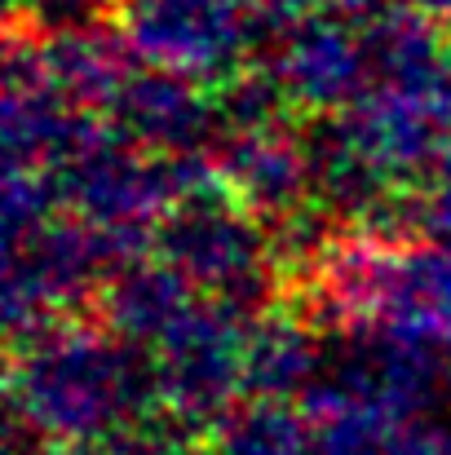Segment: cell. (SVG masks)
<instances>
[{
	"label": "cell",
	"mask_w": 451,
	"mask_h": 455,
	"mask_svg": "<svg viewBox=\"0 0 451 455\" xmlns=\"http://www.w3.org/2000/svg\"><path fill=\"white\" fill-rule=\"evenodd\" d=\"M159 411L155 358L107 323L76 314L9 340V416L40 438L98 447Z\"/></svg>",
	"instance_id": "1"
},
{
	"label": "cell",
	"mask_w": 451,
	"mask_h": 455,
	"mask_svg": "<svg viewBox=\"0 0 451 455\" xmlns=\"http://www.w3.org/2000/svg\"><path fill=\"white\" fill-rule=\"evenodd\" d=\"M155 248L138 235L102 230L76 212H53L27 235L4 239V327L9 340L76 314L102 292L107 275Z\"/></svg>",
	"instance_id": "2"
},
{
	"label": "cell",
	"mask_w": 451,
	"mask_h": 455,
	"mask_svg": "<svg viewBox=\"0 0 451 455\" xmlns=\"http://www.w3.org/2000/svg\"><path fill=\"white\" fill-rule=\"evenodd\" d=\"M155 252L177 266L199 297L230 301L244 314L266 309L279 283L270 226L221 186L177 204L155 230Z\"/></svg>",
	"instance_id": "3"
},
{
	"label": "cell",
	"mask_w": 451,
	"mask_h": 455,
	"mask_svg": "<svg viewBox=\"0 0 451 455\" xmlns=\"http://www.w3.org/2000/svg\"><path fill=\"white\" fill-rule=\"evenodd\" d=\"M244 331L248 314L217 297H195L150 345L159 411L190 438L213 434L244 403Z\"/></svg>",
	"instance_id": "4"
},
{
	"label": "cell",
	"mask_w": 451,
	"mask_h": 455,
	"mask_svg": "<svg viewBox=\"0 0 451 455\" xmlns=\"http://www.w3.org/2000/svg\"><path fill=\"white\" fill-rule=\"evenodd\" d=\"M116 22L142 67L226 84L257 49L248 0H116Z\"/></svg>",
	"instance_id": "5"
},
{
	"label": "cell",
	"mask_w": 451,
	"mask_h": 455,
	"mask_svg": "<svg viewBox=\"0 0 451 455\" xmlns=\"http://www.w3.org/2000/svg\"><path fill=\"white\" fill-rule=\"evenodd\" d=\"M354 142L399 186L416 181L451 147V76L421 84H372L341 111Z\"/></svg>",
	"instance_id": "6"
},
{
	"label": "cell",
	"mask_w": 451,
	"mask_h": 455,
	"mask_svg": "<svg viewBox=\"0 0 451 455\" xmlns=\"http://www.w3.org/2000/svg\"><path fill=\"white\" fill-rule=\"evenodd\" d=\"M266 53L297 111L341 116L372 89L363 27L332 9L301 13Z\"/></svg>",
	"instance_id": "7"
},
{
	"label": "cell",
	"mask_w": 451,
	"mask_h": 455,
	"mask_svg": "<svg viewBox=\"0 0 451 455\" xmlns=\"http://www.w3.org/2000/svg\"><path fill=\"white\" fill-rule=\"evenodd\" d=\"M213 164H217L221 190L248 212H257L266 226L314 204L305 142L301 133H288V124L226 129L213 147Z\"/></svg>",
	"instance_id": "8"
},
{
	"label": "cell",
	"mask_w": 451,
	"mask_h": 455,
	"mask_svg": "<svg viewBox=\"0 0 451 455\" xmlns=\"http://www.w3.org/2000/svg\"><path fill=\"white\" fill-rule=\"evenodd\" d=\"M111 120L129 142L159 155L213 151L221 138L217 93L208 84H195L159 67L133 71V80L111 107Z\"/></svg>",
	"instance_id": "9"
},
{
	"label": "cell",
	"mask_w": 451,
	"mask_h": 455,
	"mask_svg": "<svg viewBox=\"0 0 451 455\" xmlns=\"http://www.w3.org/2000/svg\"><path fill=\"white\" fill-rule=\"evenodd\" d=\"M49 84L80 111L107 116L125 84L133 80L138 53L129 49L120 27H76V31H36Z\"/></svg>",
	"instance_id": "10"
},
{
	"label": "cell",
	"mask_w": 451,
	"mask_h": 455,
	"mask_svg": "<svg viewBox=\"0 0 451 455\" xmlns=\"http://www.w3.org/2000/svg\"><path fill=\"white\" fill-rule=\"evenodd\" d=\"M301 142H305V159H310V195L336 221L363 226L376 212V204L399 186L354 142V133L345 129L341 116H318L301 133Z\"/></svg>",
	"instance_id": "11"
},
{
	"label": "cell",
	"mask_w": 451,
	"mask_h": 455,
	"mask_svg": "<svg viewBox=\"0 0 451 455\" xmlns=\"http://www.w3.org/2000/svg\"><path fill=\"white\" fill-rule=\"evenodd\" d=\"M327 349L297 314L284 309H257L248 314L244 331V389L248 398H301L318 376H323Z\"/></svg>",
	"instance_id": "12"
},
{
	"label": "cell",
	"mask_w": 451,
	"mask_h": 455,
	"mask_svg": "<svg viewBox=\"0 0 451 455\" xmlns=\"http://www.w3.org/2000/svg\"><path fill=\"white\" fill-rule=\"evenodd\" d=\"M195 297L199 292L190 288V279L155 252V257H133L107 275L98 292V314L111 331L138 345H155Z\"/></svg>",
	"instance_id": "13"
},
{
	"label": "cell",
	"mask_w": 451,
	"mask_h": 455,
	"mask_svg": "<svg viewBox=\"0 0 451 455\" xmlns=\"http://www.w3.org/2000/svg\"><path fill=\"white\" fill-rule=\"evenodd\" d=\"M297 403L314 425V455H394L399 434L412 425L390 407L341 389L327 376H318Z\"/></svg>",
	"instance_id": "14"
},
{
	"label": "cell",
	"mask_w": 451,
	"mask_h": 455,
	"mask_svg": "<svg viewBox=\"0 0 451 455\" xmlns=\"http://www.w3.org/2000/svg\"><path fill=\"white\" fill-rule=\"evenodd\" d=\"M381 239H430L451 248V147L416 181L394 186L358 226Z\"/></svg>",
	"instance_id": "15"
},
{
	"label": "cell",
	"mask_w": 451,
	"mask_h": 455,
	"mask_svg": "<svg viewBox=\"0 0 451 455\" xmlns=\"http://www.w3.org/2000/svg\"><path fill=\"white\" fill-rule=\"evenodd\" d=\"M221 455H314V425L288 398H248L213 429Z\"/></svg>",
	"instance_id": "16"
},
{
	"label": "cell",
	"mask_w": 451,
	"mask_h": 455,
	"mask_svg": "<svg viewBox=\"0 0 451 455\" xmlns=\"http://www.w3.org/2000/svg\"><path fill=\"white\" fill-rule=\"evenodd\" d=\"M217 111H221V133L226 129H275L288 124L297 111L284 80L275 67H244L226 84H217Z\"/></svg>",
	"instance_id": "17"
},
{
	"label": "cell",
	"mask_w": 451,
	"mask_h": 455,
	"mask_svg": "<svg viewBox=\"0 0 451 455\" xmlns=\"http://www.w3.org/2000/svg\"><path fill=\"white\" fill-rule=\"evenodd\" d=\"M107 13H116V0H13V22H27L31 31L98 27Z\"/></svg>",
	"instance_id": "18"
},
{
	"label": "cell",
	"mask_w": 451,
	"mask_h": 455,
	"mask_svg": "<svg viewBox=\"0 0 451 455\" xmlns=\"http://www.w3.org/2000/svg\"><path fill=\"white\" fill-rule=\"evenodd\" d=\"M186 438L190 434L181 425H173L164 411H155L142 425H133V429L98 443L93 455H186Z\"/></svg>",
	"instance_id": "19"
},
{
	"label": "cell",
	"mask_w": 451,
	"mask_h": 455,
	"mask_svg": "<svg viewBox=\"0 0 451 455\" xmlns=\"http://www.w3.org/2000/svg\"><path fill=\"white\" fill-rule=\"evenodd\" d=\"M257 22V49H270L301 13H310V0H248Z\"/></svg>",
	"instance_id": "20"
},
{
	"label": "cell",
	"mask_w": 451,
	"mask_h": 455,
	"mask_svg": "<svg viewBox=\"0 0 451 455\" xmlns=\"http://www.w3.org/2000/svg\"><path fill=\"white\" fill-rule=\"evenodd\" d=\"M394 455H451V425H434V420H412L399 443H394Z\"/></svg>",
	"instance_id": "21"
},
{
	"label": "cell",
	"mask_w": 451,
	"mask_h": 455,
	"mask_svg": "<svg viewBox=\"0 0 451 455\" xmlns=\"http://www.w3.org/2000/svg\"><path fill=\"white\" fill-rule=\"evenodd\" d=\"M85 447H67V443H53V438H40L31 425L13 420L9 416V447L4 455H80Z\"/></svg>",
	"instance_id": "22"
},
{
	"label": "cell",
	"mask_w": 451,
	"mask_h": 455,
	"mask_svg": "<svg viewBox=\"0 0 451 455\" xmlns=\"http://www.w3.org/2000/svg\"><path fill=\"white\" fill-rule=\"evenodd\" d=\"M399 4H407V0H323V9H332V13L358 22V27L381 18V13H390V9H399Z\"/></svg>",
	"instance_id": "23"
},
{
	"label": "cell",
	"mask_w": 451,
	"mask_h": 455,
	"mask_svg": "<svg viewBox=\"0 0 451 455\" xmlns=\"http://www.w3.org/2000/svg\"><path fill=\"white\" fill-rule=\"evenodd\" d=\"M412 9H421V13H430L434 22H443V27H451V0H407Z\"/></svg>",
	"instance_id": "24"
},
{
	"label": "cell",
	"mask_w": 451,
	"mask_h": 455,
	"mask_svg": "<svg viewBox=\"0 0 451 455\" xmlns=\"http://www.w3.org/2000/svg\"><path fill=\"white\" fill-rule=\"evenodd\" d=\"M439 407L447 411V420H451V371H447V380H443V394H439Z\"/></svg>",
	"instance_id": "25"
},
{
	"label": "cell",
	"mask_w": 451,
	"mask_h": 455,
	"mask_svg": "<svg viewBox=\"0 0 451 455\" xmlns=\"http://www.w3.org/2000/svg\"><path fill=\"white\" fill-rule=\"evenodd\" d=\"M217 455H221V451H217Z\"/></svg>",
	"instance_id": "26"
}]
</instances>
